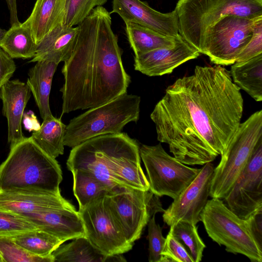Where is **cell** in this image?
Listing matches in <instances>:
<instances>
[{"mask_svg": "<svg viewBox=\"0 0 262 262\" xmlns=\"http://www.w3.org/2000/svg\"><path fill=\"white\" fill-rule=\"evenodd\" d=\"M246 220L252 236L259 247L262 249V210Z\"/></svg>", "mask_w": 262, "mask_h": 262, "instance_id": "cell-38", "label": "cell"}, {"mask_svg": "<svg viewBox=\"0 0 262 262\" xmlns=\"http://www.w3.org/2000/svg\"><path fill=\"white\" fill-rule=\"evenodd\" d=\"M262 138V110L240 123L214 167L209 196L224 199L249 161L258 141Z\"/></svg>", "mask_w": 262, "mask_h": 262, "instance_id": "cell-7", "label": "cell"}, {"mask_svg": "<svg viewBox=\"0 0 262 262\" xmlns=\"http://www.w3.org/2000/svg\"><path fill=\"white\" fill-rule=\"evenodd\" d=\"M79 33V26L59 25L45 35L37 44L35 56L29 61L48 60L57 64L70 56Z\"/></svg>", "mask_w": 262, "mask_h": 262, "instance_id": "cell-19", "label": "cell"}, {"mask_svg": "<svg viewBox=\"0 0 262 262\" xmlns=\"http://www.w3.org/2000/svg\"><path fill=\"white\" fill-rule=\"evenodd\" d=\"M141 98L124 93L73 118L66 126L64 146L72 148L97 136L121 133L140 116Z\"/></svg>", "mask_w": 262, "mask_h": 262, "instance_id": "cell-6", "label": "cell"}, {"mask_svg": "<svg viewBox=\"0 0 262 262\" xmlns=\"http://www.w3.org/2000/svg\"><path fill=\"white\" fill-rule=\"evenodd\" d=\"M260 54H262V17L256 20L251 38L240 52L235 62L248 60Z\"/></svg>", "mask_w": 262, "mask_h": 262, "instance_id": "cell-36", "label": "cell"}, {"mask_svg": "<svg viewBox=\"0 0 262 262\" xmlns=\"http://www.w3.org/2000/svg\"><path fill=\"white\" fill-rule=\"evenodd\" d=\"M169 232L184 246L193 262L202 260L206 245L198 234L196 225L180 221L170 226Z\"/></svg>", "mask_w": 262, "mask_h": 262, "instance_id": "cell-30", "label": "cell"}, {"mask_svg": "<svg viewBox=\"0 0 262 262\" xmlns=\"http://www.w3.org/2000/svg\"><path fill=\"white\" fill-rule=\"evenodd\" d=\"M0 262H3V259L0 255Z\"/></svg>", "mask_w": 262, "mask_h": 262, "instance_id": "cell-42", "label": "cell"}, {"mask_svg": "<svg viewBox=\"0 0 262 262\" xmlns=\"http://www.w3.org/2000/svg\"><path fill=\"white\" fill-rule=\"evenodd\" d=\"M22 120L25 128L30 132L37 130L40 127L36 116L31 111L24 113Z\"/></svg>", "mask_w": 262, "mask_h": 262, "instance_id": "cell-39", "label": "cell"}, {"mask_svg": "<svg viewBox=\"0 0 262 262\" xmlns=\"http://www.w3.org/2000/svg\"><path fill=\"white\" fill-rule=\"evenodd\" d=\"M240 89L222 66H195L165 90L150 117L157 139L183 164L203 165L222 155L243 112Z\"/></svg>", "mask_w": 262, "mask_h": 262, "instance_id": "cell-1", "label": "cell"}, {"mask_svg": "<svg viewBox=\"0 0 262 262\" xmlns=\"http://www.w3.org/2000/svg\"><path fill=\"white\" fill-rule=\"evenodd\" d=\"M259 17L232 15L222 17L208 30L200 53L207 56L214 64L232 65L251 38L255 22Z\"/></svg>", "mask_w": 262, "mask_h": 262, "instance_id": "cell-11", "label": "cell"}, {"mask_svg": "<svg viewBox=\"0 0 262 262\" xmlns=\"http://www.w3.org/2000/svg\"><path fill=\"white\" fill-rule=\"evenodd\" d=\"M160 262H193L184 246L170 232L166 236Z\"/></svg>", "mask_w": 262, "mask_h": 262, "instance_id": "cell-35", "label": "cell"}, {"mask_svg": "<svg viewBox=\"0 0 262 262\" xmlns=\"http://www.w3.org/2000/svg\"><path fill=\"white\" fill-rule=\"evenodd\" d=\"M6 30L0 28V41L6 32Z\"/></svg>", "mask_w": 262, "mask_h": 262, "instance_id": "cell-41", "label": "cell"}, {"mask_svg": "<svg viewBox=\"0 0 262 262\" xmlns=\"http://www.w3.org/2000/svg\"><path fill=\"white\" fill-rule=\"evenodd\" d=\"M16 69L13 58L0 47V89L10 80Z\"/></svg>", "mask_w": 262, "mask_h": 262, "instance_id": "cell-37", "label": "cell"}, {"mask_svg": "<svg viewBox=\"0 0 262 262\" xmlns=\"http://www.w3.org/2000/svg\"><path fill=\"white\" fill-rule=\"evenodd\" d=\"M73 176V192L79 204V209L84 207L91 200L112 189L89 171L75 169Z\"/></svg>", "mask_w": 262, "mask_h": 262, "instance_id": "cell-29", "label": "cell"}, {"mask_svg": "<svg viewBox=\"0 0 262 262\" xmlns=\"http://www.w3.org/2000/svg\"><path fill=\"white\" fill-rule=\"evenodd\" d=\"M10 12V22L11 26L18 25L20 23L17 17L16 0H6Z\"/></svg>", "mask_w": 262, "mask_h": 262, "instance_id": "cell-40", "label": "cell"}, {"mask_svg": "<svg viewBox=\"0 0 262 262\" xmlns=\"http://www.w3.org/2000/svg\"><path fill=\"white\" fill-rule=\"evenodd\" d=\"M200 53L179 34L175 44L135 55V70L148 76H162L187 61L198 58Z\"/></svg>", "mask_w": 262, "mask_h": 262, "instance_id": "cell-15", "label": "cell"}, {"mask_svg": "<svg viewBox=\"0 0 262 262\" xmlns=\"http://www.w3.org/2000/svg\"><path fill=\"white\" fill-rule=\"evenodd\" d=\"M155 215L154 214L152 216L147 224L149 262H160L162 257L161 253L166 239L162 235V228L156 222Z\"/></svg>", "mask_w": 262, "mask_h": 262, "instance_id": "cell-34", "label": "cell"}, {"mask_svg": "<svg viewBox=\"0 0 262 262\" xmlns=\"http://www.w3.org/2000/svg\"><path fill=\"white\" fill-rule=\"evenodd\" d=\"M107 0H66L64 24L79 25L94 9L102 6Z\"/></svg>", "mask_w": 262, "mask_h": 262, "instance_id": "cell-32", "label": "cell"}, {"mask_svg": "<svg viewBox=\"0 0 262 262\" xmlns=\"http://www.w3.org/2000/svg\"><path fill=\"white\" fill-rule=\"evenodd\" d=\"M24 217L38 229L63 242L85 236L79 212L74 206L49 209Z\"/></svg>", "mask_w": 262, "mask_h": 262, "instance_id": "cell-18", "label": "cell"}, {"mask_svg": "<svg viewBox=\"0 0 262 262\" xmlns=\"http://www.w3.org/2000/svg\"><path fill=\"white\" fill-rule=\"evenodd\" d=\"M139 147L126 133L97 136L72 148L67 167L71 171H89L112 190L120 187L148 190Z\"/></svg>", "mask_w": 262, "mask_h": 262, "instance_id": "cell-3", "label": "cell"}, {"mask_svg": "<svg viewBox=\"0 0 262 262\" xmlns=\"http://www.w3.org/2000/svg\"><path fill=\"white\" fill-rule=\"evenodd\" d=\"M66 0H36L30 16L23 23L38 44L59 25L64 24Z\"/></svg>", "mask_w": 262, "mask_h": 262, "instance_id": "cell-21", "label": "cell"}, {"mask_svg": "<svg viewBox=\"0 0 262 262\" xmlns=\"http://www.w3.org/2000/svg\"><path fill=\"white\" fill-rule=\"evenodd\" d=\"M38 229L24 217L0 208V236H12Z\"/></svg>", "mask_w": 262, "mask_h": 262, "instance_id": "cell-33", "label": "cell"}, {"mask_svg": "<svg viewBox=\"0 0 262 262\" xmlns=\"http://www.w3.org/2000/svg\"><path fill=\"white\" fill-rule=\"evenodd\" d=\"M139 152L146 169L149 190L159 197L166 195L176 199L201 170L188 167L171 157L161 143L142 144Z\"/></svg>", "mask_w": 262, "mask_h": 262, "instance_id": "cell-10", "label": "cell"}, {"mask_svg": "<svg viewBox=\"0 0 262 262\" xmlns=\"http://www.w3.org/2000/svg\"><path fill=\"white\" fill-rule=\"evenodd\" d=\"M67 125L52 115L43 119L40 127L32 137L35 143L48 155L56 159L64 153V137Z\"/></svg>", "mask_w": 262, "mask_h": 262, "instance_id": "cell-25", "label": "cell"}, {"mask_svg": "<svg viewBox=\"0 0 262 262\" xmlns=\"http://www.w3.org/2000/svg\"><path fill=\"white\" fill-rule=\"evenodd\" d=\"M126 32L135 55L173 46L177 36L163 35L144 26L126 22Z\"/></svg>", "mask_w": 262, "mask_h": 262, "instance_id": "cell-24", "label": "cell"}, {"mask_svg": "<svg viewBox=\"0 0 262 262\" xmlns=\"http://www.w3.org/2000/svg\"><path fill=\"white\" fill-rule=\"evenodd\" d=\"M78 26L75 46L61 70V116L105 104L126 93L130 81L112 28L111 13L97 7Z\"/></svg>", "mask_w": 262, "mask_h": 262, "instance_id": "cell-2", "label": "cell"}, {"mask_svg": "<svg viewBox=\"0 0 262 262\" xmlns=\"http://www.w3.org/2000/svg\"><path fill=\"white\" fill-rule=\"evenodd\" d=\"M0 255L3 262H54L52 255H34L16 244L11 236H0Z\"/></svg>", "mask_w": 262, "mask_h": 262, "instance_id": "cell-31", "label": "cell"}, {"mask_svg": "<svg viewBox=\"0 0 262 262\" xmlns=\"http://www.w3.org/2000/svg\"><path fill=\"white\" fill-rule=\"evenodd\" d=\"M14 242L30 253L47 257L64 242L39 229L11 236Z\"/></svg>", "mask_w": 262, "mask_h": 262, "instance_id": "cell-28", "label": "cell"}, {"mask_svg": "<svg viewBox=\"0 0 262 262\" xmlns=\"http://www.w3.org/2000/svg\"><path fill=\"white\" fill-rule=\"evenodd\" d=\"M0 47L12 58H32L37 44L30 29L24 23L14 25L0 41Z\"/></svg>", "mask_w": 262, "mask_h": 262, "instance_id": "cell-26", "label": "cell"}, {"mask_svg": "<svg viewBox=\"0 0 262 262\" xmlns=\"http://www.w3.org/2000/svg\"><path fill=\"white\" fill-rule=\"evenodd\" d=\"M60 166L32 137H25L10 148L0 165V191L31 194H61Z\"/></svg>", "mask_w": 262, "mask_h": 262, "instance_id": "cell-4", "label": "cell"}, {"mask_svg": "<svg viewBox=\"0 0 262 262\" xmlns=\"http://www.w3.org/2000/svg\"><path fill=\"white\" fill-rule=\"evenodd\" d=\"M107 196L127 240L133 244L140 237L152 216L165 211L159 196L149 190L118 187Z\"/></svg>", "mask_w": 262, "mask_h": 262, "instance_id": "cell-12", "label": "cell"}, {"mask_svg": "<svg viewBox=\"0 0 262 262\" xmlns=\"http://www.w3.org/2000/svg\"><path fill=\"white\" fill-rule=\"evenodd\" d=\"M214 166L207 163L191 183L163 212V219L169 227L180 221L196 225L209 196Z\"/></svg>", "mask_w": 262, "mask_h": 262, "instance_id": "cell-14", "label": "cell"}, {"mask_svg": "<svg viewBox=\"0 0 262 262\" xmlns=\"http://www.w3.org/2000/svg\"><path fill=\"white\" fill-rule=\"evenodd\" d=\"M54 262H109L106 256L97 250L85 237H79L68 244L59 246L52 253Z\"/></svg>", "mask_w": 262, "mask_h": 262, "instance_id": "cell-27", "label": "cell"}, {"mask_svg": "<svg viewBox=\"0 0 262 262\" xmlns=\"http://www.w3.org/2000/svg\"><path fill=\"white\" fill-rule=\"evenodd\" d=\"M112 13L118 14L124 23H136L163 35H179L178 18L175 10L162 13L140 0H113Z\"/></svg>", "mask_w": 262, "mask_h": 262, "instance_id": "cell-16", "label": "cell"}, {"mask_svg": "<svg viewBox=\"0 0 262 262\" xmlns=\"http://www.w3.org/2000/svg\"><path fill=\"white\" fill-rule=\"evenodd\" d=\"M107 193L91 200L78 212L85 237L97 250L106 256L122 254L131 250L133 244L127 240Z\"/></svg>", "mask_w": 262, "mask_h": 262, "instance_id": "cell-9", "label": "cell"}, {"mask_svg": "<svg viewBox=\"0 0 262 262\" xmlns=\"http://www.w3.org/2000/svg\"><path fill=\"white\" fill-rule=\"evenodd\" d=\"M73 205L61 194H31L0 191V208L23 217Z\"/></svg>", "mask_w": 262, "mask_h": 262, "instance_id": "cell-20", "label": "cell"}, {"mask_svg": "<svg viewBox=\"0 0 262 262\" xmlns=\"http://www.w3.org/2000/svg\"><path fill=\"white\" fill-rule=\"evenodd\" d=\"M31 93L27 83L19 79L9 80L0 89L2 114L7 120L8 142L10 148L25 138L21 122Z\"/></svg>", "mask_w": 262, "mask_h": 262, "instance_id": "cell-17", "label": "cell"}, {"mask_svg": "<svg viewBox=\"0 0 262 262\" xmlns=\"http://www.w3.org/2000/svg\"><path fill=\"white\" fill-rule=\"evenodd\" d=\"M223 200L228 208L245 220L262 210V138Z\"/></svg>", "mask_w": 262, "mask_h": 262, "instance_id": "cell-13", "label": "cell"}, {"mask_svg": "<svg viewBox=\"0 0 262 262\" xmlns=\"http://www.w3.org/2000/svg\"><path fill=\"white\" fill-rule=\"evenodd\" d=\"M209 237L226 251L241 254L253 262L262 261V249L252 236L246 220L239 217L221 199L212 198L200 214Z\"/></svg>", "mask_w": 262, "mask_h": 262, "instance_id": "cell-8", "label": "cell"}, {"mask_svg": "<svg viewBox=\"0 0 262 262\" xmlns=\"http://www.w3.org/2000/svg\"><path fill=\"white\" fill-rule=\"evenodd\" d=\"M58 64L48 60H40L28 72L27 84L32 93L42 119L52 115L50 104L52 79Z\"/></svg>", "mask_w": 262, "mask_h": 262, "instance_id": "cell-22", "label": "cell"}, {"mask_svg": "<svg viewBox=\"0 0 262 262\" xmlns=\"http://www.w3.org/2000/svg\"><path fill=\"white\" fill-rule=\"evenodd\" d=\"M174 10L179 34L199 52L209 29L222 17L262 16V0H179Z\"/></svg>", "mask_w": 262, "mask_h": 262, "instance_id": "cell-5", "label": "cell"}, {"mask_svg": "<svg viewBox=\"0 0 262 262\" xmlns=\"http://www.w3.org/2000/svg\"><path fill=\"white\" fill-rule=\"evenodd\" d=\"M230 74L233 82L256 101H262V54L232 64Z\"/></svg>", "mask_w": 262, "mask_h": 262, "instance_id": "cell-23", "label": "cell"}]
</instances>
